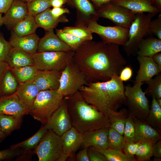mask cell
Segmentation results:
<instances>
[{
	"label": "cell",
	"mask_w": 161,
	"mask_h": 161,
	"mask_svg": "<svg viewBox=\"0 0 161 161\" xmlns=\"http://www.w3.org/2000/svg\"><path fill=\"white\" fill-rule=\"evenodd\" d=\"M55 32L58 37L73 51L76 50L83 42L86 41L72 34L64 32L62 29H57Z\"/></svg>",
	"instance_id": "obj_40"
},
{
	"label": "cell",
	"mask_w": 161,
	"mask_h": 161,
	"mask_svg": "<svg viewBox=\"0 0 161 161\" xmlns=\"http://www.w3.org/2000/svg\"><path fill=\"white\" fill-rule=\"evenodd\" d=\"M10 69V68L6 62H0V84L4 73L7 69Z\"/></svg>",
	"instance_id": "obj_53"
},
{
	"label": "cell",
	"mask_w": 161,
	"mask_h": 161,
	"mask_svg": "<svg viewBox=\"0 0 161 161\" xmlns=\"http://www.w3.org/2000/svg\"><path fill=\"white\" fill-rule=\"evenodd\" d=\"M32 0H28L27 2H30V1H32Z\"/></svg>",
	"instance_id": "obj_62"
},
{
	"label": "cell",
	"mask_w": 161,
	"mask_h": 161,
	"mask_svg": "<svg viewBox=\"0 0 161 161\" xmlns=\"http://www.w3.org/2000/svg\"><path fill=\"white\" fill-rule=\"evenodd\" d=\"M64 97L57 90L40 91L29 114L35 119L44 125L60 106Z\"/></svg>",
	"instance_id": "obj_4"
},
{
	"label": "cell",
	"mask_w": 161,
	"mask_h": 161,
	"mask_svg": "<svg viewBox=\"0 0 161 161\" xmlns=\"http://www.w3.org/2000/svg\"><path fill=\"white\" fill-rule=\"evenodd\" d=\"M3 16L2 13H0V27L3 24Z\"/></svg>",
	"instance_id": "obj_59"
},
{
	"label": "cell",
	"mask_w": 161,
	"mask_h": 161,
	"mask_svg": "<svg viewBox=\"0 0 161 161\" xmlns=\"http://www.w3.org/2000/svg\"><path fill=\"white\" fill-rule=\"evenodd\" d=\"M133 117L135 128V142L140 140H147L154 144L161 140V132L151 126L145 120Z\"/></svg>",
	"instance_id": "obj_22"
},
{
	"label": "cell",
	"mask_w": 161,
	"mask_h": 161,
	"mask_svg": "<svg viewBox=\"0 0 161 161\" xmlns=\"http://www.w3.org/2000/svg\"><path fill=\"white\" fill-rule=\"evenodd\" d=\"M15 0H0V13H5Z\"/></svg>",
	"instance_id": "obj_51"
},
{
	"label": "cell",
	"mask_w": 161,
	"mask_h": 161,
	"mask_svg": "<svg viewBox=\"0 0 161 161\" xmlns=\"http://www.w3.org/2000/svg\"><path fill=\"white\" fill-rule=\"evenodd\" d=\"M111 2L123 6L136 13L147 12L155 15L161 10L154 4L152 0H114Z\"/></svg>",
	"instance_id": "obj_21"
},
{
	"label": "cell",
	"mask_w": 161,
	"mask_h": 161,
	"mask_svg": "<svg viewBox=\"0 0 161 161\" xmlns=\"http://www.w3.org/2000/svg\"><path fill=\"white\" fill-rule=\"evenodd\" d=\"M51 13L52 16L55 18L58 19L65 13L69 14L70 12L67 8L53 7L51 9Z\"/></svg>",
	"instance_id": "obj_49"
},
{
	"label": "cell",
	"mask_w": 161,
	"mask_h": 161,
	"mask_svg": "<svg viewBox=\"0 0 161 161\" xmlns=\"http://www.w3.org/2000/svg\"><path fill=\"white\" fill-rule=\"evenodd\" d=\"M153 34L157 38L161 40V14L157 17L151 20L149 25L148 35Z\"/></svg>",
	"instance_id": "obj_45"
},
{
	"label": "cell",
	"mask_w": 161,
	"mask_h": 161,
	"mask_svg": "<svg viewBox=\"0 0 161 161\" xmlns=\"http://www.w3.org/2000/svg\"><path fill=\"white\" fill-rule=\"evenodd\" d=\"M63 31L73 35L85 41L93 39L92 33L86 26H68L64 27Z\"/></svg>",
	"instance_id": "obj_41"
},
{
	"label": "cell",
	"mask_w": 161,
	"mask_h": 161,
	"mask_svg": "<svg viewBox=\"0 0 161 161\" xmlns=\"http://www.w3.org/2000/svg\"><path fill=\"white\" fill-rule=\"evenodd\" d=\"M88 148L84 147L77 154L75 160L77 161H89L87 153Z\"/></svg>",
	"instance_id": "obj_50"
},
{
	"label": "cell",
	"mask_w": 161,
	"mask_h": 161,
	"mask_svg": "<svg viewBox=\"0 0 161 161\" xmlns=\"http://www.w3.org/2000/svg\"><path fill=\"white\" fill-rule=\"evenodd\" d=\"M133 74V70L131 66H126L121 70L119 76L122 81L126 82L131 78Z\"/></svg>",
	"instance_id": "obj_47"
},
{
	"label": "cell",
	"mask_w": 161,
	"mask_h": 161,
	"mask_svg": "<svg viewBox=\"0 0 161 161\" xmlns=\"http://www.w3.org/2000/svg\"><path fill=\"white\" fill-rule=\"evenodd\" d=\"M93 3L95 7H100L108 2L114 0H89Z\"/></svg>",
	"instance_id": "obj_55"
},
{
	"label": "cell",
	"mask_w": 161,
	"mask_h": 161,
	"mask_svg": "<svg viewBox=\"0 0 161 161\" xmlns=\"http://www.w3.org/2000/svg\"><path fill=\"white\" fill-rule=\"evenodd\" d=\"M49 8L34 17L38 27L43 28L45 30L55 28L60 22H69L66 17L64 15L58 19L55 18Z\"/></svg>",
	"instance_id": "obj_27"
},
{
	"label": "cell",
	"mask_w": 161,
	"mask_h": 161,
	"mask_svg": "<svg viewBox=\"0 0 161 161\" xmlns=\"http://www.w3.org/2000/svg\"><path fill=\"white\" fill-rule=\"evenodd\" d=\"M27 14V3L22 0H15L3 16V24L11 30Z\"/></svg>",
	"instance_id": "obj_18"
},
{
	"label": "cell",
	"mask_w": 161,
	"mask_h": 161,
	"mask_svg": "<svg viewBox=\"0 0 161 161\" xmlns=\"http://www.w3.org/2000/svg\"><path fill=\"white\" fill-rule=\"evenodd\" d=\"M95 7L99 18L108 19L116 25L128 29L136 14L111 1Z\"/></svg>",
	"instance_id": "obj_10"
},
{
	"label": "cell",
	"mask_w": 161,
	"mask_h": 161,
	"mask_svg": "<svg viewBox=\"0 0 161 161\" xmlns=\"http://www.w3.org/2000/svg\"><path fill=\"white\" fill-rule=\"evenodd\" d=\"M22 117L0 114V126L1 131L7 136L18 129L21 126Z\"/></svg>",
	"instance_id": "obj_32"
},
{
	"label": "cell",
	"mask_w": 161,
	"mask_h": 161,
	"mask_svg": "<svg viewBox=\"0 0 161 161\" xmlns=\"http://www.w3.org/2000/svg\"><path fill=\"white\" fill-rule=\"evenodd\" d=\"M23 1H26L27 2L28 0H22Z\"/></svg>",
	"instance_id": "obj_63"
},
{
	"label": "cell",
	"mask_w": 161,
	"mask_h": 161,
	"mask_svg": "<svg viewBox=\"0 0 161 161\" xmlns=\"http://www.w3.org/2000/svg\"><path fill=\"white\" fill-rule=\"evenodd\" d=\"M155 6L161 10V0H152Z\"/></svg>",
	"instance_id": "obj_57"
},
{
	"label": "cell",
	"mask_w": 161,
	"mask_h": 161,
	"mask_svg": "<svg viewBox=\"0 0 161 161\" xmlns=\"http://www.w3.org/2000/svg\"><path fill=\"white\" fill-rule=\"evenodd\" d=\"M18 83L13 75L10 69L4 73L0 84V96H6L15 93Z\"/></svg>",
	"instance_id": "obj_30"
},
{
	"label": "cell",
	"mask_w": 161,
	"mask_h": 161,
	"mask_svg": "<svg viewBox=\"0 0 161 161\" xmlns=\"http://www.w3.org/2000/svg\"><path fill=\"white\" fill-rule=\"evenodd\" d=\"M38 27L34 17L27 14L11 30L17 35L21 36L35 33Z\"/></svg>",
	"instance_id": "obj_28"
},
{
	"label": "cell",
	"mask_w": 161,
	"mask_h": 161,
	"mask_svg": "<svg viewBox=\"0 0 161 161\" xmlns=\"http://www.w3.org/2000/svg\"><path fill=\"white\" fill-rule=\"evenodd\" d=\"M87 153L89 161H108L106 158L93 146L88 148Z\"/></svg>",
	"instance_id": "obj_46"
},
{
	"label": "cell",
	"mask_w": 161,
	"mask_h": 161,
	"mask_svg": "<svg viewBox=\"0 0 161 161\" xmlns=\"http://www.w3.org/2000/svg\"><path fill=\"white\" fill-rule=\"evenodd\" d=\"M161 52V40L149 37L143 38L140 42L137 54V56L152 58Z\"/></svg>",
	"instance_id": "obj_26"
},
{
	"label": "cell",
	"mask_w": 161,
	"mask_h": 161,
	"mask_svg": "<svg viewBox=\"0 0 161 161\" xmlns=\"http://www.w3.org/2000/svg\"><path fill=\"white\" fill-rule=\"evenodd\" d=\"M128 115V110L125 108H122L119 111L110 112L108 116L110 127L123 135L125 122Z\"/></svg>",
	"instance_id": "obj_29"
},
{
	"label": "cell",
	"mask_w": 161,
	"mask_h": 161,
	"mask_svg": "<svg viewBox=\"0 0 161 161\" xmlns=\"http://www.w3.org/2000/svg\"><path fill=\"white\" fill-rule=\"evenodd\" d=\"M29 151H25L20 148L10 147L9 148L0 150V161L11 160Z\"/></svg>",
	"instance_id": "obj_43"
},
{
	"label": "cell",
	"mask_w": 161,
	"mask_h": 161,
	"mask_svg": "<svg viewBox=\"0 0 161 161\" xmlns=\"http://www.w3.org/2000/svg\"><path fill=\"white\" fill-rule=\"evenodd\" d=\"M147 87L144 91L147 94L156 100L161 98V73H160L154 78L145 81Z\"/></svg>",
	"instance_id": "obj_37"
},
{
	"label": "cell",
	"mask_w": 161,
	"mask_h": 161,
	"mask_svg": "<svg viewBox=\"0 0 161 161\" xmlns=\"http://www.w3.org/2000/svg\"><path fill=\"white\" fill-rule=\"evenodd\" d=\"M10 69L18 84L33 80L38 70L34 66H27Z\"/></svg>",
	"instance_id": "obj_34"
},
{
	"label": "cell",
	"mask_w": 161,
	"mask_h": 161,
	"mask_svg": "<svg viewBox=\"0 0 161 161\" xmlns=\"http://www.w3.org/2000/svg\"><path fill=\"white\" fill-rule=\"evenodd\" d=\"M108 142L109 148L119 151L123 150L126 144L123 135L111 127L109 130Z\"/></svg>",
	"instance_id": "obj_38"
},
{
	"label": "cell",
	"mask_w": 161,
	"mask_h": 161,
	"mask_svg": "<svg viewBox=\"0 0 161 161\" xmlns=\"http://www.w3.org/2000/svg\"><path fill=\"white\" fill-rule=\"evenodd\" d=\"M144 82L137 83L131 86H124V94L126 100L125 104L129 113L132 116L145 120L150 110L149 101L143 90L142 86Z\"/></svg>",
	"instance_id": "obj_5"
},
{
	"label": "cell",
	"mask_w": 161,
	"mask_h": 161,
	"mask_svg": "<svg viewBox=\"0 0 161 161\" xmlns=\"http://www.w3.org/2000/svg\"><path fill=\"white\" fill-rule=\"evenodd\" d=\"M135 128L133 117L129 113L125 124L123 137L126 143H135Z\"/></svg>",
	"instance_id": "obj_42"
},
{
	"label": "cell",
	"mask_w": 161,
	"mask_h": 161,
	"mask_svg": "<svg viewBox=\"0 0 161 161\" xmlns=\"http://www.w3.org/2000/svg\"><path fill=\"white\" fill-rule=\"evenodd\" d=\"M48 130L45 125H42L39 130L27 140L10 146L11 148H20L25 151L35 148L39 144Z\"/></svg>",
	"instance_id": "obj_31"
},
{
	"label": "cell",
	"mask_w": 161,
	"mask_h": 161,
	"mask_svg": "<svg viewBox=\"0 0 161 161\" xmlns=\"http://www.w3.org/2000/svg\"><path fill=\"white\" fill-rule=\"evenodd\" d=\"M29 112L16 92L10 95L0 96V114L21 117Z\"/></svg>",
	"instance_id": "obj_15"
},
{
	"label": "cell",
	"mask_w": 161,
	"mask_h": 161,
	"mask_svg": "<svg viewBox=\"0 0 161 161\" xmlns=\"http://www.w3.org/2000/svg\"><path fill=\"white\" fill-rule=\"evenodd\" d=\"M9 41L13 47L33 55L37 52L39 38L34 33L20 36L11 30Z\"/></svg>",
	"instance_id": "obj_20"
},
{
	"label": "cell",
	"mask_w": 161,
	"mask_h": 161,
	"mask_svg": "<svg viewBox=\"0 0 161 161\" xmlns=\"http://www.w3.org/2000/svg\"><path fill=\"white\" fill-rule=\"evenodd\" d=\"M61 72L38 70L32 80L39 91L58 90Z\"/></svg>",
	"instance_id": "obj_17"
},
{
	"label": "cell",
	"mask_w": 161,
	"mask_h": 161,
	"mask_svg": "<svg viewBox=\"0 0 161 161\" xmlns=\"http://www.w3.org/2000/svg\"><path fill=\"white\" fill-rule=\"evenodd\" d=\"M66 2V0H50L51 6L53 7H61Z\"/></svg>",
	"instance_id": "obj_54"
},
{
	"label": "cell",
	"mask_w": 161,
	"mask_h": 161,
	"mask_svg": "<svg viewBox=\"0 0 161 161\" xmlns=\"http://www.w3.org/2000/svg\"><path fill=\"white\" fill-rule=\"evenodd\" d=\"M87 27L92 33L97 34L102 41L124 46L129 38V29L115 25L104 26L97 21L90 23Z\"/></svg>",
	"instance_id": "obj_11"
},
{
	"label": "cell",
	"mask_w": 161,
	"mask_h": 161,
	"mask_svg": "<svg viewBox=\"0 0 161 161\" xmlns=\"http://www.w3.org/2000/svg\"><path fill=\"white\" fill-rule=\"evenodd\" d=\"M72 126L82 133L110 127L108 117L84 99L79 91L65 97Z\"/></svg>",
	"instance_id": "obj_3"
},
{
	"label": "cell",
	"mask_w": 161,
	"mask_h": 161,
	"mask_svg": "<svg viewBox=\"0 0 161 161\" xmlns=\"http://www.w3.org/2000/svg\"><path fill=\"white\" fill-rule=\"evenodd\" d=\"M153 160L154 161H161V158L154 157Z\"/></svg>",
	"instance_id": "obj_61"
},
{
	"label": "cell",
	"mask_w": 161,
	"mask_h": 161,
	"mask_svg": "<svg viewBox=\"0 0 161 161\" xmlns=\"http://www.w3.org/2000/svg\"><path fill=\"white\" fill-rule=\"evenodd\" d=\"M139 64L134 84L145 82L161 73V70L152 58L137 56Z\"/></svg>",
	"instance_id": "obj_19"
},
{
	"label": "cell",
	"mask_w": 161,
	"mask_h": 161,
	"mask_svg": "<svg viewBox=\"0 0 161 161\" xmlns=\"http://www.w3.org/2000/svg\"><path fill=\"white\" fill-rule=\"evenodd\" d=\"M161 70V53L159 52L154 54L152 57Z\"/></svg>",
	"instance_id": "obj_56"
},
{
	"label": "cell",
	"mask_w": 161,
	"mask_h": 161,
	"mask_svg": "<svg viewBox=\"0 0 161 161\" xmlns=\"http://www.w3.org/2000/svg\"><path fill=\"white\" fill-rule=\"evenodd\" d=\"M5 62L10 69L34 65L32 55L13 47L9 52Z\"/></svg>",
	"instance_id": "obj_25"
},
{
	"label": "cell",
	"mask_w": 161,
	"mask_h": 161,
	"mask_svg": "<svg viewBox=\"0 0 161 161\" xmlns=\"http://www.w3.org/2000/svg\"><path fill=\"white\" fill-rule=\"evenodd\" d=\"M153 155L154 157L161 158V140L154 143L153 146Z\"/></svg>",
	"instance_id": "obj_52"
},
{
	"label": "cell",
	"mask_w": 161,
	"mask_h": 161,
	"mask_svg": "<svg viewBox=\"0 0 161 161\" xmlns=\"http://www.w3.org/2000/svg\"><path fill=\"white\" fill-rule=\"evenodd\" d=\"M74 51L72 62L88 83L107 81L114 74L119 75L127 64L119 45L115 44L87 40Z\"/></svg>",
	"instance_id": "obj_1"
},
{
	"label": "cell",
	"mask_w": 161,
	"mask_h": 161,
	"mask_svg": "<svg viewBox=\"0 0 161 161\" xmlns=\"http://www.w3.org/2000/svg\"><path fill=\"white\" fill-rule=\"evenodd\" d=\"M136 14L129 29V38L123 46L126 55H137L138 46L141 40L148 35L150 23L152 18L156 15L151 13Z\"/></svg>",
	"instance_id": "obj_6"
},
{
	"label": "cell",
	"mask_w": 161,
	"mask_h": 161,
	"mask_svg": "<svg viewBox=\"0 0 161 161\" xmlns=\"http://www.w3.org/2000/svg\"><path fill=\"white\" fill-rule=\"evenodd\" d=\"M156 100L158 104L161 107V98L157 99Z\"/></svg>",
	"instance_id": "obj_60"
},
{
	"label": "cell",
	"mask_w": 161,
	"mask_h": 161,
	"mask_svg": "<svg viewBox=\"0 0 161 161\" xmlns=\"http://www.w3.org/2000/svg\"><path fill=\"white\" fill-rule=\"evenodd\" d=\"M45 31L44 36L40 38L37 52H68L72 50L54 33L53 29Z\"/></svg>",
	"instance_id": "obj_16"
},
{
	"label": "cell",
	"mask_w": 161,
	"mask_h": 161,
	"mask_svg": "<svg viewBox=\"0 0 161 161\" xmlns=\"http://www.w3.org/2000/svg\"><path fill=\"white\" fill-rule=\"evenodd\" d=\"M88 83L83 74L72 62L61 72L58 92L64 97L72 95Z\"/></svg>",
	"instance_id": "obj_8"
},
{
	"label": "cell",
	"mask_w": 161,
	"mask_h": 161,
	"mask_svg": "<svg viewBox=\"0 0 161 161\" xmlns=\"http://www.w3.org/2000/svg\"><path fill=\"white\" fill-rule=\"evenodd\" d=\"M39 92L32 80L18 84L16 93L30 112Z\"/></svg>",
	"instance_id": "obj_23"
},
{
	"label": "cell",
	"mask_w": 161,
	"mask_h": 161,
	"mask_svg": "<svg viewBox=\"0 0 161 161\" xmlns=\"http://www.w3.org/2000/svg\"><path fill=\"white\" fill-rule=\"evenodd\" d=\"M102 154L108 161H136L134 157L129 156L122 151L117 150L109 148L103 149L99 147H94Z\"/></svg>",
	"instance_id": "obj_35"
},
{
	"label": "cell",
	"mask_w": 161,
	"mask_h": 161,
	"mask_svg": "<svg viewBox=\"0 0 161 161\" xmlns=\"http://www.w3.org/2000/svg\"><path fill=\"white\" fill-rule=\"evenodd\" d=\"M61 136L63 148L58 161H65L68 158L75 159V153L83 143V133L72 126Z\"/></svg>",
	"instance_id": "obj_14"
},
{
	"label": "cell",
	"mask_w": 161,
	"mask_h": 161,
	"mask_svg": "<svg viewBox=\"0 0 161 161\" xmlns=\"http://www.w3.org/2000/svg\"><path fill=\"white\" fill-rule=\"evenodd\" d=\"M28 14L34 17L51 7L50 0H32L27 3Z\"/></svg>",
	"instance_id": "obj_39"
},
{
	"label": "cell",
	"mask_w": 161,
	"mask_h": 161,
	"mask_svg": "<svg viewBox=\"0 0 161 161\" xmlns=\"http://www.w3.org/2000/svg\"><path fill=\"white\" fill-rule=\"evenodd\" d=\"M140 140L135 143H126L123 150L124 152L128 155L134 157L137 148L139 145Z\"/></svg>",
	"instance_id": "obj_48"
},
{
	"label": "cell",
	"mask_w": 161,
	"mask_h": 161,
	"mask_svg": "<svg viewBox=\"0 0 161 161\" xmlns=\"http://www.w3.org/2000/svg\"><path fill=\"white\" fill-rule=\"evenodd\" d=\"M152 98L149 113L145 121L161 132V107L157 103L156 99Z\"/></svg>",
	"instance_id": "obj_33"
},
{
	"label": "cell",
	"mask_w": 161,
	"mask_h": 161,
	"mask_svg": "<svg viewBox=\"0 0 161 161\" xmlns=\"http://www.w3.org/2000/svg\"><path fill=\"white\" fill-rule=\"evenodd\" d=\"M9 41H7L0 32V62H5L8 54L13 48Z\"/></svg>",
	"instance_id": "obj_44"
},
{
	"label": "cell",
	"mask_w": 161,
	"mask_h": 161,
	"mask_svg": "<svg viewBox=\"0 0 161 161\" xmlns=\"http://www.w3.org/2000/svg\"><path fill=\"white\" fill-rule=\"evenodd\" d=\"M109 127L83 133L84 147L92 146L103 149L109 148L108 132Z\"/></svg>",
	"instance_id": "obj_24"
},
{
	"label": "cell",
	"mask_w": 161,
	"mask_h": 161,
	"mask_svg": "<svg viewBox=\"0 0 161 161\" xmlns=\"http://www.w3.org/2000/svg\"><path fill=\"white\" fill-rule=\"evenodd\" d=\"M124 86L115 74L108 80L88 83L79 91L86 101L108 117L110 112L117 111L125 104Z\"/></svg>",
	"instance_id": "obj_2"
},
{
	"label": "cell",
	"mask_w": 161,
	"mask_h": 161,
	"mask_svg": "<svg viewBox=\"0 0 161 161\" xmlns=\"http://www.w3.org/2000/svg\"><path fill=\"white\" fill-rule=\"evenodd\" d=\"M75 51L37 52L32 55L34 65L38 70L61 72L72 62Z\"/></svg>",
	"instance_id": "obj_7"
},
{
	"label": "cell",
	"mask_w": 161,
	"mask_h": 161,
	"mask_svg": "<svg viewBox=\"0 0 161 161\" xmlns=\"http://www.w3.org/2000/svg\"><path fill=\"white\" fill-rule=\"evenodd\" d=\"M140 140V144L136 151L137 161L150 160L151 157L153 156L152 149L154 143L148 140Z\"/></svg>",
	"instance_id": "obj_36"
},
{
	"label": "cell",
	"mask_w": 161,
	"mask_h": 161,
	"mask_svg": "<svg viewBox=\"0 0 161 161\" xmlns=\"http://www.w3.org/2000/svg\"><path fill=\"white\" fill-rule=\"evenodd\" d=\"M62 148L61 136L48 130L34 151L39 161H58Z\"/></svg>",
	"instance_id": "obj_9"
},
{
	"label": "cell",
	"mask_w": 161,
	"mask_h": 161,
	"mask_svg": "<svg viewBox=\"0 0 161 161\" xmlns=\"http://www.w3.org/2000/svg\"><path fill=\"white\" fill-rule=\"evenodd\" d=\"M70 7L75 9L76 20L75 26H87L92 21H97L99 17L93 4L89 0H66Z\"/></svg>",
	"instance_id": "obj_12"
},
{
	"label": "cell",
	"mask_w": 161,
	"mask_h": 161,
	"mask_svg": "<svg viewBox=\"0 0 161 161\" xmlns=\"http://www.w3.org/2000/svg\"><path fill=\"white\" fill-rule=\"evenodd\" d=\"M44 125L48 130L52 131L60 136L72 127L65 97L60 106Z\"/></svg>",
	"instance_id": "obj_13"
},
{
	"label": "cell",
	"mask_w": 161,
	"mask_h": 161,
	"mask_svg": "<svg viewBox=\"0 0 161 161\" xmlns=\"http://www.w3.org/2000/svg\"><path fill=\"white\" fill-rule=\"evenodd\" d=\"M6 135L1 131L0 126V142L3 141L5 138Z\"/></svg>",
	"instance_id": "obj_58"
}]
</instances>
